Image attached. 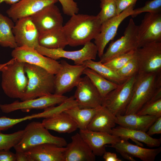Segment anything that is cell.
Returning a JSON list of instances; mask_svg holds the SVG:
<instances>
[{
    "label": "cell",
    "mask_w": 161,
    "mask_h": 161,
    "mask_svg": "<svg viewBox=\"0 0 161 161\" xmlns=\"http://www.w3.org/2000/svg\"><path fill=\"white\" fill-rule=\"evenodd\" d=\"M101 23L97 15L76 14L63 26L68 45H83L94 39L100 32Z\"/></svg>",
    "instance_id": "6da1fadb"
},
{
    "label": "cell",
    "mask_w": 161,
    "mask_h": 161,
    "mask_svg": "<svg viewBox=\"0 0 161 161\" xmlns=\"http://www.w3.org/2000/svg\"><path fill=\"white\" fill-rule=\"evenodd\" d=\"M161 87V73H138L136 76L131 100L125 114H136Z\"/></svg>",
    "instance_id": "7a4b0ae2"
},
{
    "label": "cell",
    "mask_w": 161,
    "mask_h": 161,
    "mask_svg": "<svg viewBox=\"0 0 161 161\" xmlns=\"http://www.w3.org/2000/svg\"><path fill=\"white\" fill-rule=\"evenodd\" d=\"M24 70L28 83L22 101L53 94L55 75L40 67L25 63Z\"/></svg>",
    "instance_id": "3957f363"
},
{
    "label": "cell",
    "mask_w": 161,
    "mask_h": 161,
    "mask_svg": "<svg viewBox=\"0 0 161 161\" xmlns=\"http://www.w3.org/2000/svg\"><path fill=\"white\" fill-rule=\"evenodd\" d=\"M24 64L13 58L0 71L2 89L10 98L21 99L24 96L28 83Z\"/></svg>",
    "instance_id": "277c9868"
},
{
    "label": "cell",
    "mask_w": 161,
    "mask_h": 161,
    "mask_svg": "<svg viewBox=\"0 0 161 161\" xmlns=\"http://www.w3.org/2000/svg\"><path fill=\"white\" fill-rule=\"evenodd\" d=\"M24 129V132L21 140L14 147L16 151L25 152L34 146L46 143L61 147L65 146L67 144L64 138L52 135L40 122H30Z\"/></svg>",
    "instance_id": "5b68a950"
},
{
    "label": "cell",
    "mask_w": 161,
    "mask_h": 161,
    "mask_svg": "<svg viewBox=\"0 0 161 161\" xmlns=\"http://www.w3.org/2000/svg\"><path fill=\"white\" fill-rule=\"evenodd\" d=\"M138 26L132 18H130L123 35L110 43L100 58V61L104 63L117 56L135 50L138 45Z\"/></svg>",
    "instance_id": "8992f818"
},
{
    "label": "cell",
    "mask_w": 161,
    "mask_h": 161,
    "mask_svg": "<svg viewBox=\"0 0 161 161\" xmlns=\"http://www.w3.org/2000/svg\"><path fill=\"white\" fill-rule=\"evenodd\" d=\"M136 76L129 78L102 99V106L114 115H123L131 100Z\"/></svg>",
    "instance_id": "52a82bcc"
},
{
    "label": "cell",
    "mask_w": 161,
    "mask_h": 161,
    "mask_svg": "<svg viewBox=\"0 0 161 161\" xmlns=\"http://www.w3.org/2000/svg\"><path fill=\"white\" fill-rule=\"evenodd\" d=\"M135 55L139 65L138 73H161V42L138 47Z\"/></svg>",
    "instance_id": "ba28073f"
},
{
    "label": "cell",
    "mask_w": 161,
    "mask_h": 161,
    "mask_svg": "<svg viewBox=\"0 0 161 161\" xmlns=\"http://www.w3.org/2000/svg\"><path fill=\"white\" fill-rule=\"evenodd\" d=\"M35 49L42 55L55 60L61 58L71 60L75 65L83 64L87 60H95L97 54L96 46L91 41L84 44L82 49L73 51H66L61 48L49 49L39 45Z\"/></svg>",
    "instance_id": "9c48e42d"
},
{
    "label": "cell",
    "mask_w": 161,
    "mask_h": 161,
    "mask_svg": "<svg viewBox=\"0 0 161 161\" xmlns=\"http://www.w3.org/2000/svg\"><path fill=\"white\" fill-rule=\"evenodd\" d=\"M60 63L61 68L55 75L54 94L63 95L77 86L87 67L84 64L71 65L64 60Z\"/></svg>",
    "instance_id": "30bf717a"
},
{
    "label": "cell",
    "mask_w": 161,
    "mask_h": 161,
    "mask_svg": "<svg viewBox=\"0 0 161 161\" xmlns=\"http://www.w3.org/2000/svg\"><path fill=\"white\" fill-rule=\"evenodd\" d=\"M68 98L63 95L53 93L21 102L16 101L10 103L1 104L0 109L5 113L19 110L23 112H28L32 109H44L57 104L59 105Z\"/></svg>",
    "instance_id": "8fae6325"
},
{
    "label": "cell",
    "mask_w": 161,
    "mask_h": 161,
    "mask_svg": "<svg viewBox=\"0 0 161 161\" xmlns=\"http://www.w3.org/2000/svg\"><path fill=\"white\" fill-rule=\"evenodd\" d=\"M11 55L18 61L40 67L55 75L61 66V63L56 60L42 55L35 48L26 46L14 49Z\"/></svg>",
    "instance_id": "7c38bea8"
},
{
    "label": "cell",
    "mask_w": 161,
    "mask_h": 161,
    "mask_svg": "<svg viewBox=\"0 0 161 161\" xmlns=\"http://www.w3.org/2000/svg\"><path fill=\"white\" fill-rule=\"evenodd\" d=\"M134 7H129L119 15L101 24L100 32L94 39V44L97 47V54L100 58L103 54L107 44L116 35L120 24L127 17L131 15Z\"/></svg>",
    "instance_id": "4fadbf2b"
},
{
    "label": "cell",
    "mask_w": 161,
    "mask_h": 161,
    "mask_svg": "<svg viewBox=\"0 0 161 161\" xmlns=\"http://www.w3.org/2000/svg\"><path fill=\"white\" fill-rule=\"evenodd\" d=\"M138 47L152 42H161V13H147L138 26Z\"/></svg>",
    "instance_id": "5bb4252c"
},
{
    "label": "cell",
    "mask_w": 161,
    "mask_h": 161,
    "mask_svg": "<svg viewBox=\"0 0 161 161\" xmlns=\"http://www.w3.org/2000/svg\"><path fill=\"white\" fill-rule=\"evenodd\" d=\"M15 22L12 30L18 47L26 46L35 49L39 45V33L31 16L21 18Z\"/></svg>",
    "instance_id": "9a60e30c"
},
{
    "label": "cell",
    "mask_w": 161,
    "mask_h": 161,
    "mask_svg": "<svg viewBox=\"0 0 161 161\" xmlns=\"http://www.w3.org/2000/svg\"><path fill=\"white\" fill-rule=\"evenodd\" d=\"M76 87L74 96L79 107L96 108L102 106L103 98L87 76L81 78Z\"/></svg>",
    "instance_id": "2e32d148"
},
{
    "label": "cell",
    "mask_w": 161,
    "mask_h": 161,
    "mask_svg": "<svg viewBox=\"0 0 161 161\" xmlns=\"http://www.w3.org/2000/svg\"><path fill=\"white\" fill-rule=\"evenodd\" d=\"M39 33L63 26V18L58 7L52 4L30 16Z\"/></svg>",
    "instance_id": "e0dca14e"
},
{
    "label": "cell",
    "mask_w": 161,
    "mask_h": 161,
    "mask_svg": "<svg viewBox=\"0 0 161 161\" xmlns=\"http://www.w3.org/2000/svg\"><path fill=\"white\" fill-rule=\"evenodd\" d=\"M79 133L95 156H103L106 151V145L114 144L121 139L111 134L88 129L80 130Z\"/></svg>",
    "instance_id": "ac0fdd59"
},
{
    "label": "cell",
    "mask_w": 161,
    "mask_h": 161,
    "mask_svg": "<svg viewBox=\"0 0 161 161\" xmlns=\"http://www.w3.org/2000/svg\"><path fill=\"white\" fill-rule=\"evenodd\" d=\"M58 0H21L7 10L8 16L15 22L21 18L30 16L45 7L55 4Z\"/></svg>",
    "instance_id": "d6986e66"
},
{
    "label": "cell",
    "mask_w": 161,
    "mask_h": 161,
    "mask_svg": "<svg viewBox=\"0 0 161 161\" xmlns=\"http://www.w3.org/2000/svg\"><path fill=\"white\" fill-rule=\"evenodd\" d=\"M72 141L66 146L65 161H94L95 156L79 133L71 137Z\"/></svg>",
    "instance_id": "ffe728a7"
},
{
    "label": "cell",
    "mask_w": 161,
    "mask_h": 161,
    "mask_svg": "<svg viewBox=\"0 0 161 161\" xmlns=\"http://www.w3.org/2000/svg\"><path fill=\"white\" fill-rule=\"evenodd\" d=\"M66 148L50 143L34 146L25 152L29 161H65Z\"/></svg>",
    "instance_id": "44dd1931"
},
{
    "label": "cell",
    "mask_w": 161,
    "mask_h": 161,
    "mask_svg": "<svg viewBox=\"0 0 161 161\" xmlns=\"http://www.w3.org/2000/svg\"><path fill=\"white\" fill-rule=\"evenodd\" d=\"M128 140L121 138L116 143L108 146L115 148L119 153L127 154L143 161H154L156 156L161 151L160 147L155 149L144 148L131 143Z\"/></svg>",
    "instance_id": "7402d4cb"
},
{
    "label": "cell",
    "mask_w": 161,
    "mask_h": 161,
    "mask_svg": "<svg viewBox=\"0 0 161 161\" xmlns=\"http://www.w3.org/2000/svg\"><path fill=\"white\" fill-rule=\"evenodd\" d=\"M116 124V116L106 108L101 106L97 108L87 129L111 134L112 129Z\"/></svg>",
    "instance_id": "603a6c76"
},
{
    "label": "cell",
    "mask_w": 161,
    "mask_h": 161,
    "mask_svg": "<svg viewBox=\"0 0 161 161\" xmlns=\"http://www.w3.org/2000/svg\"><path fill=\"white\" fill-rule=\"evenodd\" d=\"M41 123L47 129L60 133L69 134L78 129L76 123L71 117L64 112L44 118Z\"/></svg>",
    "instance_id": "cb8c5ba5"
},
{
    "label": "cell",
    "mask_w": 161,
    "mask_h": 161,
    "mask_svg": "<svg viewBox=\"0 0 161 161\" xmlns=\"http://www.w3.org/2000/svg\"><path fill=\"white\" fill-rule=\"evenodd\" d=\"M116 116V124L119 126L146 132L158 118L154 116L138 115L136 114L118 115Z\"/></svg>",
    "instance_id": "d4e9b609"
},
{
    "label": "cell",
    "mask_w": 161,
    "mask_h": 161,
    "mask_svg": "<svg viewBox=\"0 0 161 161\" xmlns=\"http://www.w3.org/2000/svg\"><path fill=\"white\" fill-rule=\"evenodd\" d=\"M111 134L120 138L131 139L134 141L143 143L150 147H159L161 143V138H153L148 135L146 132L120 126L113 128Z\"/></svg>",
    "instance_id": "484cf974"
},
{
    "label": "cell",
    "mask_w": 161,
    "mask_h": 161,
    "mask_svg": "<svg viewBox=\"0 0 161 161\" xmlns=\"http://www.w3.org/2000/svg\"><path fill=\"white\" fill-rule=\"evenodd\" d=\"M63 27L39 32V45L49 49H64L68 44L63 31Z\"/></svg>",
    "instance_id": "4316f807"
},
{
    "label": "cell",
    "mask_w": 161,
    "mask_h": 161,
    "mask_svg": "<svg viewBox=\"0 0 161 161\" xmlns=\"http://www.w3.org/2000/svg\"><path fill=\"white\" fill-rule=\"evenodd\" d=\"M97 108H81L76 106L64 112L71 117L76 124L78 129L85 130L87 129Z\"/></svg>",
    "instance_id": "83f0119b"
},
{
    "label": "cell",
    "mask_w": 161,
    "mask_h": 161,
    "mask_svg": "<svg viewBox=\"0 0 161 161\" xmlns=\"http://www.w3.org/2000/svg\"><path fill=\"white\" fill-rule=\"evenodd\" d=\"M83 74L89 78L102 98L120 85L106 79L94 70L88 67L84 69Z\"/></svg>",
    "instance_id": "f1b7e54d"
},
{
    "label": "cell",
    "mask_w": 161,
    "mask_h": 161,
    "mask_svg": "<svg viewBox=\"0 0 161 161\" xmlns=\"http://www.w3.org/2000/svg\"><path fill=\"white\" fill-rule=\"evenodd\" d=\"M13 21L0 13V45L14 49L18 47L13 32Z\"/></svg>",
    "instance_id": "f546056e"
},
{
    "label": "cell",
    "mask_w": 161,
    "mask_h": 161,
    "mask_svg": "<svg viewBox=\"0 0 161 161\" xmlns=\"http://www.w3.org/2000/svg\"><path fill=\"white\" fill-rule=\"evenodd\" d=\"M83 64L106 79L118 85L123 84L129 78L120 77L116 72L105 65L100 61H95L92 60H87L85 61Z\"/></svg>",
    "instance_id": "4dcf8cb0"
},
{
    "label": "cell",
    "mask_w": 161,
    "mask_h": 161,
    "mask_svg": "<svg viewBox=\"0 0 161 161\" xmlns=\"http://www.w3.org/2000/svg\"><path fill=\"white\" fill-rule=\"evenodd\" d=\"M24 132V129L10 134H4L0 131V150H10L14 147L21 140Z\"/></svg>",
    "instance_id": "1f68e13d"
},
{
    "label": "cell",
    "mask_w": 161,
    "mask_h": 161,
    "mask_svg": "<svg viewBox=\"0 0 161 161\" xmlns=\"http://www.w3.org/2000/svg\"><path fill=\"white\" fill-rule=\"evenodd\" d=\"M101 10L97 15L101 24L117 15V7L115 0H100Z\"/></svg>",
    "instance_id": "d6a6232c"
},
{
    "label": "cell",
    "mask_w": 161,
    "mask_h": 161,
    "mask_svg": "<svg viewBox=\"0 0 161 161\" xmlns=\"http://www.w3.org/2000/svg\"><path fill=\"white\" fill-rule=\"evenodd\" d=\"M135 51V50H133L118 55L103 64L110 69L116 72L134 57Z\"/></svg>",
    "instance_id": "836d02e7"
},
{
    "label": "cell",
    "mask_w": 161,
    "mask_h": 161,
    "mask_svg": "<svg viewBox=\"0 0 161 161\" xmlns=\"http://www.w3.org/2000/svg\"><path fill=\"white\" fill-rule=\"evenodd\" d=\"M139 72V65L134 53V57L116 72L120 77L128 78L136 76Z\"/></svg>",
    "instance_id": "e575fe53"
},
{
    "label": "cell",
    "mask_w": 161,
    "mask_h": 161,
    "mask_svg": "<svg viewBox=\"0 0 161 161\" xmlns=\"http://www.w3.org/2000/svg\"><path fill=\"white\" fill-rule=\"evenodd\" d=\"M161 0H151L146 1L143 7L134 9L131 16L132 18L144 13H161Z\"/></svg>",
    "instance_id": "d590c367"
},
{
    "label": "cell",
    "mask_w": 161,
    "mask_h": 161,
    "mask_svg": "<svg viewBox=\"0 0 161 161\" xmlns=\"http://www.w3.org/2000/svg\"><path fill=\"white\" fill-rule=\"evenodd\" d=\"M136 114L161 117V99L146 103Z\"/></svg>",
    "instance_id": "8d00e7d4"
},
{
    "label": "cell",
    "mask_w": 161,
    "mask_h": 161,
    "mask_svg": "<svg viewBox=\"0 0 161 161\" xmlns=\"http://www.w3.org/2000/svg\"><path fill=\"white\" fill-rule=\"evenodd\" d=\"M49 116L48 112L46 109L41 113L32 114L24 117L19 118H11L7 117L6 119V123L7 128L10 129L14 126L24 121L30 120L33 118H44L48 117Z\"/></svg>",
    "instance_id": "74e56055"
},
{
    "label": "cell",
    "mask_w": 161,
    "mask_h": 161,
    "mask_svg": "<svg viewBox=\"0 0 161 161\" xmlns=\"http://www.w3.org/2000/svg\"><path fill=\"white\" fill-rule=\"evenodd\" d=\"M61 3L64 13L71 16L78 13L79 8L77 3L74 0H58Z\"/></svg>",
    "instance_id": "f35d334b"
},
{
    "label": "cell",
    "mask_w": 161,
    "mask_h": 161,
    "mask_svg": "<svg viewBox=\"0 0 161 161\" xmlns=\"http://www.w3.org/2000/svg\"><path fill=\"white\" fill-rule=\"evenodd\" d=\"M117 7V14L119 15L131 6H134L138 0H115Z\"/></svg>",
    "instance_id": "ab89813d"
},
{
    "label": "cell",
    "mask_w": 161,
    "mask_h": 161,
    "mask_svg": "<svg viewBox=\"0 0 161 161\" xmlns=\"http://www.w3.org/2000/svg\"><path fill=\"white\" fill-rule=\"evenodd\" d=\"M146 133L150 136L155 134H161V117L157 118Z\"/></svg>",
    "instance_id": "60d3db41"
},
{
    "label": "cell",
    "mask_w": 161,
    "mask_h": 161,
    "mask_svg": "<svg viewBox=\"0 0 161 161\" xmlns=\"http://www.w3.org/2000/svg\"><path fill=\"white\" fill-rule=\"evenodd\" d=\"M0 161H16V154L10 150H0Z\"/></svg>",
    "instance_id": "b9f144b4"
},
{
    "label": "cell",
    "mask_w": 161,
    "mask_h": 161,
    "mask_svg": "<svg viewBox=\"0 0 161 161\" xmlns=\"http://www.w3.org/2000/svg\"><path fill=\"white\" fill-rule=\"evenodd\" d=\"M103 158L105 161H121L122 160L119 158L117 154L114 153L107 152L104 153L103 155Z\"/></svg>",
    "instance_id": "7bdbcfd3"
},
{
    "label": "cell",
    "mask_w": 161,
    "mask_h": 161,
    "mask_svg": "<svg viewBox=\"0 0 161 161\" xmlns=\"http://www.w3.org/2000/svg\"><path fill=\"white\" fill-rule=\"evenodd\" d=\"M16 161H29V158L25 152L16 151Z\"/></svg>",
    "instance_id": "ee69618b"
},
{
    "label": "cell",
    "mask_w": 161,
    "mask_h": 161,
    "mask_svg": "<svg viewBox=\"0 0 161 161\" xmlns=\"http://www.w3.org/2000/svg\"><path fill=\"white\" fill-rule=\"evenodd\" d=\"M125 159L131 161H135L136 160L134 157L130 156L128 154L124 153L121 152L119 153Z\"/></svg>",
    "instance_id": "f6af8a7d"
},
{
    "label": "cell",
    "mask_w": 161,
    "mask_h": 161,
    "mask_svg": "<svg viewBox=\"0 0 161 161\" xmlns=\"http://www.w3.org/2000/svg\"><path fill=\"white\" fill-rule=\"evenodd\" d=\"M21 0H0V4L3 2L10 5H13L18 2Z\"/></svg>",
    "instance_id": "bcb514c9"
},
{
    "label": "cell",
    "mask_w": 161,
    "mask_h": 161,
    "mask_svg": "<svg viewBox=\"0 0 161 161\" xmlns=\"http://www.w3.org/2000/svg\"><path fill=\"white\" fill-rule=\"evenodd\" d=\"M8 63V61L7 62V63H5V64H0V68L2 67H3L4 66H5Z\"/></svg>",
    "instance_id": "7dc6e473"
},
{
    "label": "cell",
    "mask_w": 161,
    "mask_h": 161,
    "mask_svg": "<svg viewBox=\"0 0 161 161\" xmlns=\"http://www.w3.org/2000/svg\"><path fill=\"white\" fill-rule=\"evenodd\" d=\"M2 67H1V68H0V71L1 70V68H2Z\"/></svg>",
    "instance_id": "c3c4849f"
}]
</instances>
